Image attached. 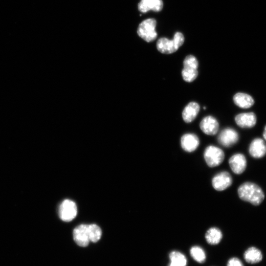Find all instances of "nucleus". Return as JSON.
Wrapping results in <instances>:
<instances>
[{"label": "nucleus", "mask_w": 266, "mask_h": 266, "mask_svg": "<svg viewBox=\"0 0 266 266\" xmlns=\"http://www.w3.org/2000/svg\"><path fill=\"white\" fill-rule=\"evenodd\" d=\"M238 195L242 200L254 206L260 205L264 201L265 194L257 184L246 182L241 184L238 190Z\"/></svg>", "instance_id": "obj_1"}, {"label": "nucleus", "mask_w": 266, "mask_h": 266, "mask_svg": "<svg viewBox=\"0 0 266 266\" xmlns=\"http://www.w3.org/2000/svg\"><path fill=\"white\" fill-rule=\"evenodd\" d=\"M184 42L183 35L177 32L173 39L170 40L166 38H160L157 43L158 50L163 54H170L176 52Z\"/></svg>", "instance_id": "obj_2"}, {"label": "nucleus", "mask_w": 266, "mask_h": 266, "mask_svg": "<svg viewBox=\"0 0 266 266\" xmlns=\"http://www.w3.org/2000/svg\"><path fill=\"white\" fill-rule=\"evenodd\" d=\"M157 22L154 19L143 21L139 26L138 35L145 41L150 43L155 41L157 37L156 31Z\"/></svg>", "instance_id": "obj_3"}, {"label": "nucleus", "mask_w": 266, "mask_h": 266, "mask_svg": "<svg viewBox=\"0 0 266 266\" xmlns=\"http://www.w3.org/2000/svg\"><path fill=\"white\" fill-rule=\"evenodd\" d=\"M204 156L208 166L213 168L220 165L223 162L225 155L219 148L210 146L205 150Z\"/></svg>", "instance_id": "obj_4"}, {"label": "nucleus", "mask_w": 266, "mask_h": 266, "mask_svg": "<svg viewBox=\"0 0 266 266\" xmlns=\"http://www.w3.org/2000/svg\"><path fill=\"white\" fill-rule=\"evenodd\" d=\"M76 204L70 200H65L60 205L59 215L60 219L65 222L73 221L77 215Z\"/></svg>", "instance_id": "obj_5"}, {"label": "nucleus", "mask_w": 266, "mask_h": 266, "mask_svg": "<svg viewBox=\"0 0 266 266\" xmlns=\"http://www.w3.org/2000/svg\"><path fill=\"white\" fill-rule=\"evenodd\" d=\"M239 139L237 132L233 129L228 128L221 132L218 137V141L222 146L229 148L236 144Z\"/></svg>", "instance_id": "obj_6"}, {"label": "nucleus", "mask_w": 266, "mask_h": 266, "mask_svg": "<svg viewBox=\"0 0 266 266\" xmlns=\"http://www.w3.org/2000/svg\"><path fill=\"white\" fill-rule=\"evenodd\" d=\"M233 183L231 175L223 171L217 174L213 178L212 185L214 189L222 191L229 188Z\"/></svg>", "instance_id": "obj_7"}, {"label": "nucleus", "mask_w": 266, "mask_h": 266, "mask_svg": "<svg viewBox=\"0 0 266 266\" xmlns=\"http://www.w3.org/2000/svg\"><path fill=\"white\" fill-rule=\"evenodd\" d=\"M229 164L232 171L237 175L243 173L247 166L245 157L242 154H237L231 156Z\"/></svg>", "instance_id": "obj_8"}, {"label": "nucleus", "mask_w": 266, "mask_h": 266, "mask_svg": "<svg viewBox=\"0 0 266 266\" xmlns=\"http://www.w3.org/2000/svg\"><path fill=\"white\" fill-rule=\"evenodd\" d=\"M201 130L208 135H215L219 130V124L217 120L212 116L205 117L200 124Z\"/></svg>", "instance_id": "obj_9"}, {"label": "nucleus", "mask_w": 266, "mask_h": 266, "mask_svg": "<svg viewBox=\"0 0 266 266\" xmlns=\"http://www.w3.org/2000/svg\"><path fill=\"white\" fill-rule=\"evenodd\" d=\"M73 237L76 244L81 247H87L89 244L88 225L82 224L77 227L73 231Z\"/></svg>", "instance_id": "obj_10"}, {"label": "nucleus", "mask_w": 266, "mask_h": 266, "mask_svg": "<svg viewBox=\"0 0 266 266\" xmlns=\"http://www.w3.org/2000/svg\"><path fill=\"white\" fill-rule=\"evenodd\" d=\"M250 155L254 158H261L266 155V145L260 138L254 139L250 144L249 148Z\"/></svg>", "instance_id": "obj_11"}, {"label": "nucleus", "mask_w": 266, "mask_h": 266, "mask_svg": "<svg viewBox=\"0 0 266 266\" xmlns=\"http://www.w3.org/2000/svg\"><path fill=\"white\" fill-rule=\"evenodd\" d=\"M237 124L243 128H250L254 127L257 122L255 114L253 112L243 113L235 117Z\"/></svg>", "instance_id": "obj_12"}, {"label": "nucleus", "mask_w": 266, "mask_h": 266, "mask_svg": "<svg viewBox=\"0 0 266 266\" xmlns=\"http://www.w3.org/2000/svg\"><path fill=\"white\" fill-rule=\"evenodd\" d=\"M200 141L194 134H186L181 138V146L182 149L188 153L195 151L199 147Z\"/></svg>", "instance_id": "obj_13"}, {"label": "nucleus", "mask_w": 266, "mask_h": 266, "mask_svg": "<svg viewBox=\"0 0 266 266\" xmlns=\"http://www.w3.org/2000/svg\"><path fill=\"white\" fill-rule=\"evenodd\" d=\"M163 8L162 0H141L138 5L139 10L146 13L152 10L156 12L162 11Z\"/></svg>", "instance_id": "obj_14"}, {"label": "nucleus", "mask_w": 266, "mask_h": 266, "mask_svg": "<svg viewBox=\"0 0 266 266\" xmlns=\"http://www.w3.org/2000/svg\"><path fill=\"white\" fill-rule=\"evenodd\" d=\"M200 111V106L196 102L189 103L184 109L182 118L186 123H190L197 117Z\"/></svg>", "instance_id": "obj_15"}, {"label": "nucleus", "mask_w": 266, "mask_h": 266, "mask_svg": "<svg viewBox=\"0 0 266 266\" xmlns=\"http://www.w3.org/2000/svg\"><path fill=\"white\" fill-rule=\"evenodd\" d=\"M235 104L243 109H248L252 107L254 104L253 98L245 93H238L233 97Z\"/></svg>", "instance_id": "obj_16"}, {"label": "nucleus", "mask_w": 266, "mask_h": 266, "mask_svg": "<svg viewBox=\"0 0 266 266\" xmlns=\"http://www.w3.org/2000/svg\"><path fill=\"white\" fill-rule=\"evenodd\" d=\"M244 257L248 263L254 264L260 262L263 256L260 250L256 247H251L245 251Z\"/></svg>", "instance_id": "obj_17"}, {"label": "nucleus", "mask_w": 266, "mask_h": 266, "mask_svg": "<svg viewBox=\"0 0 266 266\" xmlns=\"http://www.w3.org/2000/svg\"><path fill=\"white\" fill-rule=\"evenodd\" d=\"M222 238V231L217 228L213 227L209 229L206 234L207 242L212 245L219 244Z\"/></svg>", "instance_id": "obj_18"}, {"label": "nucleus", "mask_w": 266, "mask_h": 266, "mask_svg": "<svg viewBox=\"0 0 266 266\" xmlns=\"http://www.w3.org/2000/svg\"><path fill=\"white\" fill-rule=\"evenodd\" d=\"M170 259L171 262L169 266H186V258L180 252L172 251L170 254Z\"/></svg>", "instance_id": "obj_19"}, {"label": "nucleus", "mask_w": 266, "mask_h": 266, "mask_svg": "<svg viewBox=\"0 0 266 266\" xmlns=\"http://www.w3.org/2000/svg\"><path fill=\"white\" fill-rule=\"evenodd\" d=\"M88 231L90 242L96 243L100 240L102 232L98 225L96 224L88 225Z\"/></svg>", "instance_id": "obj_20"}, {"label": "nucleus", "mask_w": 266, "mask_h": 266, "mask_svg": "<svg viewBox=\"0 0 266 266\" xmlns=\"http://www.w3.org/2000/svg\"><path fill=\"white\" fill-rule=\"evenodd\" d=\"M190 254L192 258L200 263H203L206 260V254L204 250L198 246H194L190 249Z\"/></svg>", "instance_id": "obj_21"}, {"label": "nucleus", "mask_w": 266, "mask_h": 266, "mask_svg": "<svg viewBox=\"0 0 266 266\" xmlns=\"http://www.w3.org/2000/svg\"><path fill=\"white\" fill-rule=\"evenodd\" d=\"M198 72L197 69L184 68L182 71L183 80L187 83L193 82L197 78Z\"/></svg>", "instance_id": "obj_22"}, {"label": "nucleus", "mask_w": 266, "mask_h": 266, "mask_svg": "<svg viewBox=\"0 0 266 266\" xmlns=\"http://www.w3.org/2000/svg\"><path fill=\"white\" fill-rule=\"evenodd\" d=\"M184 68H190L198 69V61L193 55H188L183 61Z\"/></svg>", "instance_id": "obj_23"}, {"label": "nucleus", "mask_w": 266, "mask_h": 266, "mask_svg": "<svg viewBox=\"0 0 266 266\" xmlns=\"http://www.w3.org/2000/svg\"><path fill=\"white\" fill-rule=\"evenodd\" d=\"M227 266H244V265L239 259L233 258L228 261Z\"/></svg>", "instance_id": "obj_24"}, {"label": "nucleus", "mask_w": 266, "mask_h": 266, "mask_svg": "<svg viewBox=\"0 0 266 266\" xmlns=\"http://www.w3.org/2000/svg\"><path fill=\"white\" fill-rule=\"evenodd\" d=\"M263 137L264 139L266 141V126L265 127L264 133H263Z\"/></svg>", "instance_id": "obj_25"}]
</instances>
